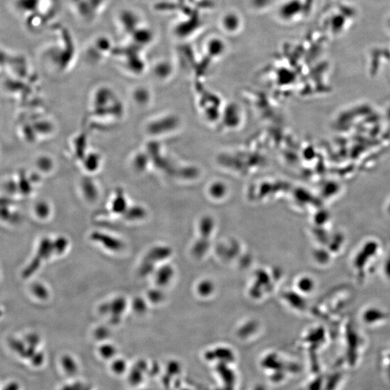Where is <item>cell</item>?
<instances>
[{
    "mask_svg": "<svg viewBox=\"0 0 390 390\" xmlns=\"http://www.w3.org/2000/svg\"><path fill=\"white\" fill-rule=\"evenodd\" d=\"M155 264L153 263V262L150 261V260H147V259L144 258L143 261H142L141 265H140L139 273H140V276L146 277L152 274L155 271Z\"/></svg>",
    "mask_w": 390,
    "mask_h": 390,
    "instance_id": "cell-8",
    "label": "cell"
},
{
    "mask_svg": "<svg viewBox=\"0 0 390 390\" xmlns=\"http://www.w3.org/2000/svg\"><path fill=\"white\" fill-rule=\"evenodd\" d=\"M225 17L226 18L224 20V24L226 28H229V30H234V28H236L237 25H239L238 24V19L236 18V16L230 14V15L226 16Z\"/></svg>",
    "mask_w": 390,
    "mask_h": 390,
    "instance_id": "cell-9",
    "label": "cell"
},
{
    "mask_svg": "<svg viewBox=\"0 0 390 390\" xmlns=\"http://www.w3.org/2000/svg\"><path fill=\"white\" fill-rule=\"evenodd\" d=\"M174 276L172 267L166 265L157 270L155 273V283L159 287L167 286Z\"/></svg>",
    "mask_w": 390,
    "mask_h": 390,
    "instance_id": "cell-3",
    "label": "cell"
},
{
    "mask_svg": "<svg viewBox=\"0 0 390 390\" xmlns=\"http://www.w3.org/2000/svg\"><path fill=\"white\" fill-rule=\"evenodd\" d=\"M101 354L105 357H110L115 354V349L111 345H103L101 348Z\"/></svg>",
    "mask_w": 390,
    "mask_h": 390,
    "instance_id": "cell-11",
    "label": "cell"
},
{
    "mask_svg": "<svg viewBox=\"0 0 390 390\" xmlns=\"http://www.w3.org/2000/svg\"><path fill=\"white\" fill-rule=\"evenodd\" d=\"M132 309L135 313L143 315L148 310V303L141 297H137L132 302Z\"/></svg>",
    "mask_w": 390,
    "mask_h": 390,
    "instance_id": "cell-7",
    "label": "cell"
},
{
    "mask_svg": "<svg viewBox=\"0 0 390 390\" xmlns=\"http://www.w3.org/2000/svg\"><path fill=\"white\" fill-rule=\"evenodd\" d=\"M110 336V330L105 326H100L95 331V336L98 339H105Z\"/></svg>",
    "mask_w": 390,
    "mask_h": 390,
    "instance_id": "cell-10",
    "label": "cell"
},
{
    "mask_svg": "<svg viewBox=\"0 0 390 390\" xmlns=\"http://www.w3.org/2000/svg\"><path fill=\"white\" fill-rule=\"evenodd\" d=\"M148 299L153 304H158L163 302L165 299V294L160 289H150L148 292Z\"/></svg>",
    "mask_w": 390,
    "mask_h": 390,
    "instance_id": "cell-6",
    "label": "cell"
},
{
    "mask_svg": "<svg viewBox=\"0 0 390 390\" xmlns=\"http://www.w3.org/2000/svg\"><path fill=\"white\" fill-rule=\"evenodd\" d=\"M90 239L93 242L101 244L104 248L111 252H121L124 248V242L120 239L100 231L91 233Z\"/></svg>",
    "mask_w": 390,
    "mask_h": 390,
    "instance_id": "cell-1",
    "label": "cell"
},
{
    "mask_svg": "<svg viewBox=\"0 0 390 390\" xmlns=\"http://www.w3.org/2000/svg\"><path fill=\"white\" fill-rule=\"evenodd\" d=\"M144 215H145V213H143L142 210L129 212V213L127 214V218L129 220L141 219V218H143Z\"/></svg>",
    "mask_w": 390,
    "mask_h": 390,
    "instance_id": "cell-12",
    "label": "cell"
},
{
    "mask_svg": "<svg viewBox=\"0 0 390 390\" xmlns=\"http://www.w3.org/2000/svg\"><path fill=\"white\" fill-rule=\"evenodd\" d=\"M98 312L101 315H107L110 313L109 302H104L100 305Z\"/></svg>",
    "mask_w": 390,
    "mask_h": 390,
    "instance_id": "cell-13",
    "label": "cell"
},
{
    "mask_svg": "<svg viewBox=\"0 0 390 390\" xmlns=\"http://www.w3.org/2000/svg\"><path fill=\"white\" fill-rule=\"evenodd\" d=\"M109 305L110 317H121V315L127 310V302L125 298L123 296H119L110 302Z\"/></svg>",
    "mask_w": 390,
    "mask_h": 390,
    "instance_id": "cell-4",
    "label": "cell"
},
{
    "mask_svg": "<svg viewBox=\"0 0 390 390\" xmlns=\"http://www.w3.org/2000/svg\"><path fill=\"white\" fill-rule=\"evenodd\" d=\"M69 240L64 236H60L57 238L54 242H53V249L57 255H61L64 253L69 247Z\"/></svg>",
    "mask_w": 390,
    "mask_h": 390,
    "instance_id": "cell-5",
    "label": "cell"
},
{
    "mask_svg": "<svg viewBox=\"0 0 390 390\" xmlns=\"http://www.w3.org/2000/svg\"><path fill=\"white\" fill-rule=\"evenodd\" d=\"M171 254V249L169 247L166 246H155L149 250L145 258L156 265V263L167 259Z\"/></svg>",
    "mask_w": 390,
    "mask_h": 390,
    "instance_id": "cell-2",
    "label": "cell"
}]
</instances>
